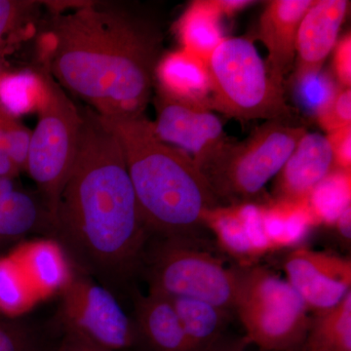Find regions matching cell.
I'll return each mask as SVG.
<instances>
[{"label":"cell","instance_id":"obj_13","mask_svg":"<svg viewBox=\"0 0 351 351\" xmlns=\"http://www.w3.org/2000/svg\"><path fill=\"white\" fill-rule=\"evenodd\" d=\"M350 1L316 0L304 14L295 39V75L322 71L323 63L336 46Z\"/></svg>","mask_w":351,"mask_h":351},{"label":"cell","instance_id":"obj_10","mask_svg":"<svg viewBox=\"0 0 351 351\" xmlns=\"http://www.w3.org/2000/svg\"><path fill=\"white\" fill-rule=\"evenodd\" d=\"M286 281L309 311L325 313L336 306L351 291L350 258L297 248L284 261Z\"/></svg>","mask_w":351,"mask_h":351},{"label":"cell","instance_id":"obj_28","mask_svg":"<svg viewBox=\"0 0 351 351\" xmlns=\"http://www.w3.org/2000/svg\"><path fill=\"white\" fill-rule=\"evenodd\" d=\"M0 128L14 165L19 172L25 171L32 131L2 110H0Z\"/></svg>","mask_w":351,"mask_h":351},{"label":"cell","instance_id":"obj_2","mask_svg":"<svg viewBox=\"0 0 351 351\" xmlns=\"http://www.w3.org/2000/svg\"><path fill=\"white\" fill-rule=\"evenodd\" d=\"M158 36L125 12L82 4L41 39L45 69L107 120L143 117L158 64Z\"/></svg>","mask_w":351,"mask_h":351},{"label":"cell","instance_id":"obj_3","mask_svg":"<svg viewBox=\"0 0 351 351\" xmlns=\"http://www.w3.org/2000/svg\"><path fill=\"white\" fill-rule=\"evenodd\" d=\"M104 120L119 138L149 232L186 239L204 225L210 211L221 206L195 161L157 137L144 115Z\"/></svg>","mask_w":351,"mask_h":351},{"label":"cell","instance_id":"obj_15","mask_svg":"<svg viewBox=\"0 0 351 351\" xmlns=\"http://www.w3.org/2000/svg\"><path fill=\"white\" fill-rule=\"evenodd\" d=\"M159 90L182 103L209 110L211 85L207 64L184 49L159 60L154 73Z\"/></svg>","mask_w":351,"mask_h":351},{"label":"cell","instance_id":"obj_6","mask_svg":"<svg viewBox=\"0 0 351 351\" xmlns=\"http://www.w3.org/2000/svg\"><path fill=\"white\" fill-rule=\"evenodd\" d=\"M235 270L234 308L247 341L261 351L299 350L313 325L309 311L286 279L263 267Z\"/></svg>","mask_w":351,"mask_h":351},{"label":"cell","instance_id":"obj_32","mask_svg":"<svg viewBox=\"0 0 351 351\" xmlns=\"http://www.w3.org/2000/svg\"><path fill=\"white\" fill-rule=\"evenodd\" d=\"M334 69L341 85L350 88L351 84V36L346 34L335 46Z\"/></svg>","mask_w":351,"mask_h":351},{"label":"cell","instance_id":"obj_9","mask_svg":"<svg viewBox=\"0 0 351 351\" xmlns=\"http://www.w3.org/2000/svg\"><path fill=\"white\" fill-rule=\"evenodd\" d=\"M62 330L75 332L105 350L125 351L140 339L135 322L110 289L75 274L62 292Z\"/></svg>","mask_w":351,"mask_h":351},{"label":"cell","instance_id":"obj_21","mask_svg":"<svg viewBox=\"0 0 351 351\" xmlns=\"http://www.w3.org/2000/svg\"><path fill=\"white\" fill-rule=\"evenodd\" d=\"M47 93L44 71L0 75V110L15 119L38 113Z\"/></svg>","mask_w":351,"mask_h":351},{"label":"cell","instance_id":"obj_30","mask_svg":"<svg viewBox=\"0 0 351 351\" xmlns=\"http://www.w3.org/2000/svg\"><path fill=\"white\" fill-rule=\"evenodd\" d=\"M38 6V2L29 0H0V39L29 20Z\"/></svg>","mask_w":351,"mask_h":351},{"label":"cell","instance_id":"obj_31","mask_svg":"<svg viewBox=\"0 0 351 351\" xmlns=\"http://www.w3.org/2000/svg\"><path fill=\"white\" fill-rule=\"evenodd\" d=\"M327 138L331 145L335 165L339 170L350 172L351 125L332 132Z\"/></svg>","mask_w":351,"mask_h":351},{"label":"cell","instance_id":"obj_34","mask_svg":"<svg viewBox=\"0 0 351 351\" xmlns=\"http://www.w3.org/2000/svg\"><path fill=\"white\" fill-rule=\"evenodd\" d=\"M19 174V171L15 167L10 157H9L3 134H2L1 128H0V177L15 179Z\"/></svg>","mask_w":351,"mask_h":351},{"label":"cell","instance_id":"obj_33","mask_svg":"<svg viewBox=\"0 0 351 351\" xmlns=\"http://www.w3.org/2000/svg\"><path fill=\"white\" fill-rule=\"evenodd\" d=\"M56 351H110L95 345L75 332L63 330V336L56 346Z\"/></svg>","mask_w":351,"mask_h":351},{"label":"cell","instance_id":"obj_19","mask_svg":"<svg viewBox=\"0 0 351 351\" xmlns=\"http://www.w3.org/2000/svg\"><path fill=\"white\" fill-rule=\"evenodd\" d=\"M221 17L216 0L193 1L178 23L182 49L207 64L214 51L225 40Z\"/></svg>","mask_w":351,"mask_h":351},{"label":"cell","instance_id":"obj_11","mask_svg":"<svg viewBox=\"0 0 351 351\" xmlns=\"http://www.w3.org/2000/svg\"><path fill=\"white\" fill-rule=\"evenodd\" d=\"M154 105L157 137L199 164L228 142L221 120L206 108L182 103L158 89Z\"/></svg>","mask_w":351,"mask_h":351},{"label":"cell","instance_id":"obj_20","mask_svg":"<svg viewBox=\"0 0 351 351\" xmlns=\"http://www.w3.org/2000/svg\"><path fill=\"white\" fill-rule=\"evenodd\" d=\"M193 351H208L228 324L230 311L207 302L169 298Z\"/></svg>","mask_w":351,"mask_h":351},{"label":"cell","instance_id":"obj_35","mask_svg":"<svg viewBox=\"0 0 351 351\" xmlns=\"http://www.w3.org/2000/svg\"><path fill=\"white\" fill-rule=\"evenodd\" d=\"M216 3L221 15L230 16L242 10L245 7L250 5L253 1H249V0H216Z\"/></svg>","mask_w":351,"mask_h":351},{"label":"cell","instance_id":"obj_26","mask_svg":"<svg viewBox=\"0 0 351 351\" xmlns=\"http://www.w3.org/2000/svg\"><path fill=\"white\" fill-rule=\"evenodd\" d=\"M337 91L332 78L322 71L295 75V94L298 101L306 112L316 117L329 106Z\"/></svg>","mask_w":351,"mask_h":351},{"label":"cell","instance_id":"obj_16","mask_svg":"<svg viewBox=\"0 0 351 351\" xmlns=\"http://www.w3.org/2000/svg\"><path fill=\"white\" fill-rule=\"evenodd\" d=\"M11 256L22 267L36 295L62 293L75 276L69 256L57 240L25 244Z\"/></svg>","mask_w":351,"mask_h":351},{"label":"cell","instance_id":"obj_27","mask_svg":"<svg viewBox=\"0 0 351 351\" xmlns=\"http://www.w3.org/2000/svg\"><path fill=\"white\" fill-rule=\"evenodd\" d=\"M0 351H56L36 330L0 317Z\"/></svg>","mask_w":351,"mask_h":351},{"label":"cell","instance_id":"obj_7","mask_svg":"<svg viewBox=\"0 0 351 351\" xmlns=\"http://www.w3.org/2000/svg\"><path fill=\"white\" fill-rule=\"evenodd\" d=\"M47 93L32 131L25 171L38 186L51 217L75 163L82 112L45 68Z\"/></svg>","mask_w":351,"mask_h":351},{"label":"cell","instance_id":"obj_39","mask_svg":"<svg viewBox=\"0 0 351 351\" xmlns=\"http://www.w3.org/2000/svg\"><path fill=\"white\" fill-rule=\"evenodd\" d=\"M232 351H239V350H232Z\"/></svg>","mask_w":351,"mask_h":351},{"label":"cell","instance_id":"obj_12","mask_svg":"<svg viewBox=\"0 0 351 351\" xmlns=\"http://www.w3.org/2000/svg\"><path fill=\"white\" fill-rule=\"evenodd\" d=\"M334 156L327 137L306 133L277 175L276 193L279 201L302 202L332 171Z\"/></svg>","mask_w":351,"mask_h":351},{"label":"cell","instance_id":"obj_22","mask_svg":"<svg viewBox=\"0 0 351 351\" xmlns=\"http://www.w3.org/2000/svg\"><path fill=\"white\" fill-rule=\"evenodd\" d=\"M307 343L309 350L351 351V291L313 319Z\"/></svg>","mask_w":351,"mask_h":351},{"label":"cell","instance_id":"obj_18","mask_svg":"<svg viewBox=\"0 0 351 351\" xmlns=\"http://www.w3.org/2000/svg\"><path fill=\"white\" fill-rule=\"evenodd\" d=\"M14 180L0 177V243L34 232L52 234V217L43 201L18 188Z\"/></svg>","mask_w":351,"mask_h":351},{"label":"cell","instance_id":"obj_17","mask_svg":"<svg viewBox=\"0 0 351 351\" xmlns=\"http://www.w3.org/2000/svg\"><path fill=\"white\" fill-rule=\"evenodd\" d=\"M136 328L152 351H193L169 298L149 293L136 300Z\"/></svg>","mask_w":351,"mask_h":351},{"label":"cell","instance_id":"obj_38","mask_svg":"<svg viewBox=\"0 0 351 351\" xmlns=\"http://www.w3.org/2000/svg\"><path fill=\"white\" fill-rule=\"evenodd\" d=\"M287 351H300V350H287Z\"/></svg>","mask_w":351,"mask_h":351},{"label":"cell","instance_id":"obj_36","mask_svg":"<svg viewBox=\"0 0 351 351\" xmlns=\"http://www.w3.org/2000/svg\"><path fill=\"white\" fill-rule=\"evenodd\" d=\"M351 206H348L341 212L339 218L337 219L336 225L338 226L339 233L346 240H350V219H351Z\"/></svg>","mask_w":351,"mask_h":351},{"label":"cell","instance_id":"obj_14","mask_svg":"<svg viewBox=\"0 0 351 351\" xmlns=\"http://www.w3.org/2000/svg\"><path fill=\"white\" fill-rule=\"evenodd\" d=\"M314 0H274L262 14L258 38L269 52L267 68L277 84L283 86L284 76L295 59V39L304 14Z\"/></svg>","mask_w":351,"mask_h":351},{"label":"cell","instance_id":"obj_25","mask_svg":"<svg viewBox=\"0 0 351 351\" xmlns=\"http://www.w3.org/2000/svg\"><path fill=\"white\" fill-rule=\"evenodd\" d=\"M205 223L216 233L221 246L239 257H255L239 205L219 206L210 211Z\"/></svg>","mask_w":351,"mask_h":351},{"label":"cell","instance_id":"obj_23","mask_svg":"<svg viewBox=\"0 0 351 351\" xmlns=\"http://www.w3.org/2000/svg\"><path fill=\"white\" fill-rule=\"evenodd\" d=\"M307 204L315 221L336 223L341 212L350 205V172L332 170L313 189Z\"/></svg>","mask_w":351,"mask_h":351},{"label":"cell","instance_id":"obj_37","mask_svg":"<svg viewBox=\"0 0 351 351\" xmlns=\"http://www.w3.org/2000/svg\"><path fill=\"white\" fill-rule=\"evenodd\" d=\"M308 351H322V350H308Z\"/></svg>","mask_w":351,"mask_h":351},{"label":"cell","instance_id":"obj_5","mask_svg":"<svg viewBox=\"0 0 351 351\" xmlns=\"http://www.w3.org/2000/svg\"><path fill=\"white\" fill-rule=\"evenodd\" d=\"M212 108L240 120L291 121L284 87L274 82L248 39L225 38L207 62Z\"/></svg>","mask_w":351,"mask_h":351},{"label":"cell","instance_id":"obj_8","mask_svg":"<svg viewBox=\"0 0 351 351\" xmlns=\"http://www.w3.org/2000/svg\"><path fill=\"white\" fill-rule=\"evenodd\" d=\"M149 258V293L167 298L207 302L226 311L234 308L237 274L184 239H164Z\"/></svg>","mask_w":351,"mask_h":351},{"label":"cell","instance_id":"obj_4","mask_svg":"<svg viewBox=\"0 0 351 351\" xmlns=\"http://www.w3.org/2000/svg\"><path fill=\"white\" fill-rule=\"evenodd\" d=\"M307 133L292 121L269 120L243 142H226L197 164L215 195L232 205L251 203L280 172Z\"/></svg>","mask_w":351,"mask_h":351},{"label":"cell","instance_id":"obj_1","mask_svg":"<svg viewBox=\"0 0 351 351\" xmlns=\"http://www.w3.org/2000/svg\"><path fill=\"white\" fill-rule=\"evenodd\" d=\"M80 112L77 154L58 200L52 234L110 290L137 269L149 230L119 138L92 108Z\"/></svg>","mask_w":351,"mask_h":351},{"label":"cell","instance_id":"obj_24","mask_svg":"<svg viewBox=\"0 0 351 351\" xmlns=\"http://www.w3.org/2000/svg\"><path fill=\"white\" fill-rule=\"evenodd\" d=\"M34 293L25 272L12 256L0 257V313L13 317L34 304Z\"/></svg>","mask_w":351,"mask_h":351},{"label":"cell","instance_id":"obj_29","mask_svg":"<svg viewBox=\"0 0 351 351\" xmlns=\"http://www.w3.org/2000/svg\"><path fill=\"white\" fill-rule=\"evenodd\" d=\"M317 119L328 134L351 125L350 88L338 90L329 106L317 115Z\"/></svg>","mask_w":351,"mask_h":351}]
</instances>
